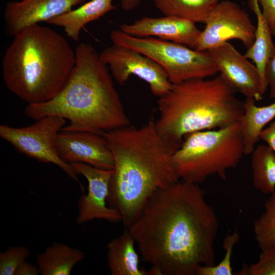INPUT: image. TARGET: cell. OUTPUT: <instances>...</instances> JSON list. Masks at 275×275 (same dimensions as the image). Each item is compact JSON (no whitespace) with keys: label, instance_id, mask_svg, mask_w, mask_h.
Masks as SVG:
<instances>
[{"label":"cell","instance_id":"603a6c76","mask_svg":"<svg viewBox=\"0 0 275 275\" xmlns=\"http://www.w3.org/2000/svg\"><path fill=\"white\" fill-rule=\"evenodd\" d=\"M254 233L261 250H275V191L266 201L263 212L255 221Z\"/></svg>","mask_w":275,"mask_h":275},{"label":"cell","instance_id":"d4e9b609","mask_svg":"<svg viewBox=\"0 0 275 275\" xmlns=\"http://www.w3.org/2000/svg\"><path fill=\"white\" fill-rule=\"evenodd\" d=\"M30 254L24 246H13L0 253V274L14 275L19 266Z\"/></svg>","mask_w":275,"mask_h":275},{"label":"cell","instance_id":"d6986e66","mask_svg":"<svg viewBox=\"0 0 275 275\" xmlns=\"http://www.w3.org/2000/svg\"><path fill=\"white\" fill-rule=\"evenodd\" d=\"M253 11L257 18L255 40L244 54L251 59L257 67L263 88H267L265 80L266 67L270 59L275 54V45L272 39V33L269 25L263 17L258 0H252Z\"/></svg>","mask_w":275,"mask_h":275},{"label":"cell","instance_id":"ba28073f","mask_svg":"<svg viewBox=\"0 0 275 275\" xmlns=\"http://www.w3.org/2000/svg\"><path fill=\"white\" fill-rule=\"evenodd\" d=\"M36 121L22 127L1 125L0 136L21 154L40 162L56 165L79 183L78 173L60 157L56 147L57 136L66 125V120L48 116Z\"/></svg>","mask_w":275,"mask_h":275},{"label":"cell","instance_id":"7c38bea8","mask_svg":"<svg viewBox=\"0 0 275 275\" xmlns=\"http://www.w3.org/2000/svg\"><path fill=\"white\" fill-rule=\"evenodd\" d=\"M60 157L65 162H82L95 168H114L112 152L102 134L88 131H60L56 138Z\"/></svg>","mask_w":275,"mask_h":275},{"label":"cell","instance_id":"4fadbf2b","mask_svg":"<svg viewBox=\"0 0 275 275\" xmlns=\"http://www.w3.org/2000/svg\"><path fill=\"white\" fill-rule=\"evenodd\" d=\"M78 174L82 175L88 183V193L81 196L77 202V225L94 219H102L111 223L122 222L118 210L106 206L109 183L113 170L98 169L82 162L70 163Z\"/></svg>","mask_w":275,"mask_h":275},{"label":"cell","instance_id":"ac0fdd59","mask_svg":"<svg viewBox=\"0 0 275 275\" xmlns=\"http://www.w3.org/2000/svg\"><path fill=\"white\" fill-rule=\"evenodd\" d=\"M255 102L253 99L246 98L243 113L238 122L245 155L251 154L260 140L262 130L275 119V101L261 106Z\"/></svg>","mask_w":275,"mask_h":275},{"label":"cell","instance_id":"f1b7e54d","mask_svg":"<svg viewBox=\"0 0 275 275\" xmlns=\"http://www.w3.org/2000/svg\"><path fill=\"white\" fill-rule=\"evenodd\" d=\"M260 140L265 142L275 152V119L261 132Z\"/></svg>","mask_w":275,"mask_h":275},{"label":"cell","instance_id":"9c48e42d","mask_svg":"<svg viewBox=\"0 0 275 275\" xmlns=\"http://www.w3.org/2000/svg\"><path fill=\"white\" fill-rule=\"evenodd\" d=\"M205 23L193 48L197 51H206L231 39L240 41L248 48L254 41L256 26L246 11L232 1H219Z\"/></svg>","mask_w":275,"mask_h":275},{"label":"cell","instance_id":"7402d4cb","mask_svg":"<svg viewBox=\"0 0 275 275\" xmlns=\"http://www.w3.org/2000/svg\"><path fill=\"white\" fill-rule=\"evenodd\" d=\"M253 184L265 194L275 191V152L267 144L256 146L251 153Z\"/></svg>","mask_w":275,"mask_h":275},{"label":"cell","instance_id":"4316f807","mask_svg":"<svg viewBox=\"0 0 275 275\" xmlns=\"http://www.w3.org/2000/svg\"><path fill=\"white\" fill-rule=\"evenodd\" d=\"M262 14L267 22L272 36H275V0H258Z\"/></svg>","mask_w":275,"mask_h":275},{"label":"cell","instance_id":"277c9868","mask_svg":"<svg viewBox=\"0 0 275 275\" xmlns=\"http://www.w3.org/2000/svg\"><path fill=\"white\" fill-rule=\"evenodd\" d=\"M76 61L75 50L54 30L35 24L14 37L4 53L8 89L28 104L46 102L62 90Z\"/></svg>","mask_w":275,"mask_h":275},{"label":"cell","instance_id":"5bb4252c","mask_svg":"<svg viewBox=\"0 0 275 275\" xmlns=\"http://www.w3.org/2000/svg\"><path fill=\"white\" fill-rule=\"evenodd\" d=\"M88 0H21L10 1L4 14L5 32L14 37L22 30L70 11Z\"/></svg>","mask_w":275,"mask_h":275},{"label":"cell","instance_id":"484cf974","mask_svg":"<svg viewBox=\"0 0 275 275\" xmlns=\"http://www.w3.org/2000/svg\"><path fill=\"white\" fill-rule=\"evenodd\" d=\"M258 260L250 265L243 264L237 275H275V250H261Z\"/></svg>","mask_w":275,"mask_h":275},{"label":"cell","instance_id":"5b68a950","mask_svg":"<svg viewBox=\"0 0 275 275\" xmlns=\"http://www.w3.org/2000/svg\"><path fill=\"white\" fill-rule=\"evenodd\" d=\"M236 92L220 75L172 84L157 101L156 129L178 149L187 134L239 122L244 102L236 97Z\"/></svg>","mask_w":275,"mask_h":275},{"label":"cell","instance_id":"8992f818","mask_svg":"<svg viewBox=\"0 0 275 275\" xmlns=\"http://www.w3.org/2000/svg\"><path fill=\"white\" fill-rule=\"evenodd\" d=\"M244 155L239 123L185 135L172 157L179 179L198 184L212 176L226 179L227 171Z\"/></svg>","mask_w":275,"mask_h":275},{"label":"cell","instance_id":"9a60e30c","mask_svg":"<svg viewBox=\"0 0 275 275\" xmlns=\"http://www.w3.org/2000/svg\"><path fill=\"white\" fill-rule=\"evenodd\" d=\"M123 32L136 37L156 36L194 48L201 33L189 20L172 16L143 17L131 24L120 25Z\"/></svg>","mask_w":275,"mask_h":275},{"label":"cell","instance_id":"f546056e","mask_svg":"<svg viewBox=\"0 0 275 275\" xmlns=\"http://www.w3.org/2000/svg\"><path fill=\"white\" fill-rule=\"evenodd\" d=\"M40 272L38 265L25 261L17 268L14 275H38Z\"/></svg>","mask_w":275,"mask_h":275},{"label":"cell","instance_id":"cb8c5ba5","mask_svg":"<svg viewBox=\"0 0 275 275\" xmlns=\"http://www.w3.org/2000/svg\"><path fill=\"white\" fill-rule=\"evenodd\" d=\"M237 229L229 233L223 240V248L225 251L224 257L218 264L213 265H199L195 275H232L231 259L234 246L239 240Z\"/></svg>","mask_w":275,"mask_h":275},{"label":"cell","instance_id":"44dd1931","mask_svg":"<svg viewBox=\"0 0 275 275\" xmlns=\"http://www.w3.org/2000/svg\"><path fill=\"white\" fill-rule=\"evenodd\" d=\"M219 0H153L155 7L164 16L205 23Z\"/></svg>","mask_w":275,"mask_h":275},{"label":"cell","instance_id":"ffe728a7","mask_svg":"<svg viewBox=\"0 0 275 275\" xmlns=\"http://www.w3.org/2000/svg\"><path fill=\"white\" fill-rule=\"evenodd\" d=\"M85 253L61 242H53L37 256L42 275H69L73 267L82 260Z\"/></svg>","mask_w":275,"mask_h":275},{"label":"cell","instance_id":"7a4b0ae2","mask_svg":"<svg viewBox=\"0 0 275 275\" xmlns=\"http://www.w3.org/2000/svg\"><path fill=\"white\" fill-rule=\"evenodd\" d=\"M102 134L114 160L107 204L128 228L155 191L180 180L172 161L177 149L159 134L154 118L139 127L129 124Z\"/></svg>","mask_w":275,"mask_h":275},{"label":"cell","instance_id":"3957f363","mask_svg":"<svg viewBox=\"0 0 275 275\" xmlns=\"http://www.w3.org/2000/svg\"><path fill=\"white\" fill-rule=\"evenodd\" d=\"M73 69L61 91L52 99L28 104L24 113L34 120L48 116L68 120L61 130L102 134L130 124L107 65L94 47H76Z\"/></svg>","mask_w":275,"mask_h":275},{"label":"cell","instance_id":"6da1fadb","mask_svg":"<svg viewBox=\"0 0 275 275\" xmlns=\"http://www.w3.org/2000/svg\"><path fill=\"white\" fill-rule=\"evenodd\" d=\"M216 215L198 184L180 180L155 191L127 229L143 261L162 275H195L215 265Z\"/></svg>","mask_w":275,"mask_h":275},{"label":"cell","instance_id":"4dcf8cb0","mask_svg":"<svg viewBox=\"0 0 275 275\" xmlns=\"http://www.w3.org/2000/svg\"><path fill=\"white\" fill-rule=\"evenodd\" d=\"M141 0H121L122 8L124 11H130L137 7Z\"/></svg>","mask_w":275,"mask_h":275},{"label":"cell","instance_id":"30bf717a","mask_svg":"<svg viewBox=\"0 0 275 275\" xmlns=\"http://www.w3.org/2000/svg\"><path fill=\"white\" fill-rule=\"evenodd\" d=\"M99 56L109 66L113 77L120 85H124L133 75L146 81L151 93L158 97L172 88L164 69L153 60L133 49L113 43Z\"/></svg>","mask_w":275,"mask_h":275},{"label":"cell","instance_id":"2e32d148","mask_svg":"<svg viewBox=\"0 0 275 275\" xmlns=\"http://www.w3.org/2000/svg\"><path fill=\"white\" fill-rule=\"evenodd\" d=\"M113 0H91L62 15L55 17L46 23L62 27L66 35L74 41L79 40L81 29L88 23L99 19L116 7Z\"/></svg>","mask_w":275,"mask_h":275},{"label":"cell","instance_id":"e0dca14e","mask_svg":"<svg viewBox=\"0 0 275 275\" xmlns=\"http://www.w3.org/2000/svg\"><path fill=\"white\" fill-rule=\"evenodd\" d=\"M135 241L126 228L118 237L107 245V263L112 275H148V271L139 267V257Z\"/></svg>","mask_w":275,"mask_h":275},{"label":"cell","instance_id":"8fae6325","mask_svg":"<svg viewBox=\"0 0 275 275\" xmlns=\"http://www.w3.org/2000/svg\"><path fill=\"white\" fill-rule=\"evenodd\" d=\"M215 63L220 75L236 92L256 101L262 100L264 91L258 70L244 55L226 42L206 50Z\"/></svg>","mask_w":275,"mask_h":275},{"label":"cell","instance_id":"52a82bcc","mask_svg":"<svg viewBox=\"0 0 275 275\" xmlns=\"http://www.w3.org/2000/svg\"><path fill=\"white\" fill-rule=\"evenodd\" d=\"M113 43L133 49L157 62L172 84L194 78H207L218 72L207 51H199L182 44L152 37H136L120 30L110 34Z\"/></svg>","mask_w":275,"mask_h":275},{"label":"cell","instance_id":"83f0119b","mask_svg":"<svg viewBox=\"0 0 275 275\" xmlns=\"http://www.w3.org/2000/svg\"><path fill=\"white\" fill-rule=\"evenodd\" d=\"M265 80L269 89V97L275 99V54L267 63L265 70Z\"/></svg>","mask_w":275,"mask_h":275}]
</instances>
